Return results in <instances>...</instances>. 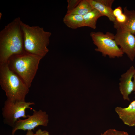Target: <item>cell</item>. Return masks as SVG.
Segmentation results:
<instances>
[{
	"instance_id": "16",
	"label": "cell",
	"mask_w": 135,
	"mask_h": 135,
	"mask_svg": "<svg viewBox=\"0 0 135 135\" xmlns=\"http://www.w3.org/2000/svg\"><path fill=\"white\" fill-rule=\"evenodd\" d=\"M81 0H68V6L66 14L70 13L77 6Z\"/></svg>"
},
{
	"instance_id": "11",
	"label": "cell",
	"mask_w": 135,
	"mask_h": 135,
	"mask_svg": "<svg viewBox=\"0 0 135 135\" xmlns=\"http://www.w3.org/2000/svg\"><path fill=\"white\" fill-rule=\"evenodd\" d=\"M92 8L98 11L103 16H107L110 21L114 22L115 18L112 8L105 5L100 0H88Z\"/></svg>"
},
{
	"instance_id": "4",
	"label": "cell",
	"mask_w": 135,
	"mask_h": 135,
	"mask_svg": "<svg viewBox=\"0 0 135 135\" xmlns=\"http://www.w3.org/2000/svg\"><path fill=\"white\" fill-rule=\"evenodd\" d=\"M0 84L5 92L7 100L13 102L25 101L29 88L10 70L7 63L0 64Z\"/></svg>"
},
{
	"instance_id": "19",
	"label": "cell",
	"mask_w": 135,
	"mask_h": 135,
	"mask_svg": "<svg viewBox=\"0 0 135 135\" xmlns=\"http://www.w3.org/2000/svg\"><path fill=\"white\" fill-rule=\"evenodd\" d=\"M34 135H50L49 132L46 130H42L38 129L34 134Z\"/></svg>"
},
{
	"instance_id": "2",
	"label": "cell",
	"mask_w": 135,
	"mask_h": 135,
	"mask_svg": "<svg viewBox=\"0 0 135 135\" xmlns=\"http://www.w3.org/2000/svg\"><path fill=\"white\" fill-rule=\"evenodd\" d=\"M20 24L23 34L25 51L43 58L49 51L47 47L52 33L45 31L42 27L30 26L21 20Z\"/></svg>"
},
{
	"instance_id": "15",
	"label": "cell",
	"mask_w": 135,
	"mask_h": 135,
	"mask_svg": "<svg viewBox=\"0 0 135 135\" xmlns=\"http://www.w3.org/2000/svg\"><path fill=\"white\" fill-rule=\"evenodd\" d=\"M93 8L88 0H81L76 7L68 14L83 16Z\"/></svg>"
},
{
	"instance_id": "3",
	"label": "cell",
	"mask_w": 135,
	"mask_h": 135,
	"mask_svg": "<svg viewBox=\"0 0 135 135\" xmlns=\"http://www.w3.org/2000/svg\"><path fill=\"white\" fill-rule=\"evenodd\" d=\"M42 58L25 52L12 56L7 63L10 70L18 76L29 88Z\"/></svg>"
},
{
	"instance_id": "12",
	"label": "cell",
	"mask_w": 135,
	"mask_h": 135,
	"mask_svg": "<svg viewBox=\"0 0 135 135\" xmlns=\"http://www.w3.org/2000/svg\"><path fill=\"white\" fill-rule=\"evenodd\" d=\"M63 22L67 26L72 29L85 26L83 16L80 15L66 14Z\"/></svg>"
},
{
	"instance_id": "23",
	"label": "cell",
	"mask_w": 135,
	"mask_h": 135,
	"mask_svg": "<svg viewBox=\"0 0 135 135\" xmlns=\"http://www.w3.org/2000/svg\"><path fill=\"white\" fill-rule=\"evenodd\" d=\"M134 36H135V33H134Z\"/></svg>"
},
{
	"instance_id": "7",
	"label": "cell",
	"mask_w": 135,
	"mask_h": 135,
	"mask_svg": "<svg viewBox=\"0 0 135 135\" xmlns=\"http://www.w3.org/2000/svg\"><path fill=\"white\" fill-rule=\"evenodd\" d=\"M32 115H27V118L24 120L19 119L12 127V135H14L18 130L25 131L32 130L39 126H47L49 122L48 115L41 110H33Z\"/></svg>"
},
{
	"instance_id": "9",
	"label": "cell",
	"mask_w": 135,
	"mask_h": 135,
	"mask_svg": "<svg viewBox=\"0 0 135 135\" xmlns=\"http://www.w3.org/2000/svg\"><path fill=\"white\" fill-rule=\"evenodd\" d=\"M135 72V68L133 66H132L126 72L121 76L119 88L124 100L130 101L129 96L133 91L132 79Z\"/></svg>"
},
{
	"instance_id": "17",
	"label": "cell",
	"mask_w": 135,
	"mask_h": 135,
	"mask_svg": "<svg viewBox=\"0 0 135 135\" xmlns=\"http://www.w3.org/2000/svg\"><path fill=\"white\" fill-rule=\"evenodd\" d=\"M104 135H129L126 132L115 129H109L103 133Z\"/></svg>"
},
{
	"instance_id": "13",
	"label": "cell",
	"mask_w": 135,
	"mask_h": 135,
	"mask_svg": "<svg viewBox=\"0 0 135 135\" xmlns=\"http://www.w3.org/2000/svg\"><path fill=\"white\" fill-rule=\"evenodd\" d=\"M127 19L125 23L120 28L134 34L135 33V10H128L126 6L123 8Z\"/></svg>"
},
{
	"instance_id": "18",
	"label": "cell",
	"mask_w": 135,
	"mask_h": 135,
	"mask_svg": "<svg viewBox=\"0 0 135 135\" xmlns=\"http://www.w3.org/2000/svg\"><path fill=\"white\" fill-rule=\"evenodd\" d=\"M123 13L121 6H118L113 10V13L115 18Z\"/></svg>"
},
{
	"instance_id": "6",
	"label": "cell",
	"mask_w": 135,
	"mask_h": 135,
	"mask_svg": "<svg viewBox=\"0 0 135 135\" xmlns=\"http://www.w3.org/2000/svg\"><path fill=\"white\" fill-rule=\"evenodd\" d=\"M35 104L33 102L25 101L13 102L6 100L2 108L4 123L12 128L16 122L20 118H27L26 113V109H32L30 106Z\"/></svg>"
},
{
	"instance_id": "10",
	"label": "cell",
	"mask_w": 135,
	"mask_h": 135,
	"mask_svg": "<svg viewBox=\"0 0 135 135\" xmlns=\"http://www.w3.org/2000/svg\"><path fill=\"white\" fill-rule=\"evenodd\" d=\"M115 110L124 124L129 126H135V100L131 102L127 107L117 106Z\"/></svg>"
},
{
	"instance_id": "5",
	"label": "cell",
	"mask_w": 135,
	"mask_h": 135,
	"mask_svg": "<svg viewBox=\"0 0 135 135\" xmlns=\"http://www.w3.org/2000/svg\"><path fill=\"white\" fill-rule=\"evenodd\" d=\"M90 36L94 44L97 47L95 51L101 53L104 56H108L110 58H114L123 56L124 53L116 44L113 33L92 32Z\"/></svg>"
},
{
	"instance_id": "14",
	"label": "cell",
	"mask_w": 135,
	"mask_h": 135,
	"mask_svg": "<svg viewBox=\"0 0 135 135\" xmlns=\"http://www.w3.org/2000/svg\"><path fill=\"white\" fill-rule=\"evenodd\" d=\"M103 16L97 10L93 8L83 16L84 26L95 29L96 28L97 20L99 18Z\"/></svg>"
},
{
	"instance_id": "22",
	"label": "cell",
	"mask_w": 135,
	"mask_h": 135,
	"mask_svg": "<svg viewBox=\"0 0 135 135\" xmlns=\"http://www.w3.org/2000/svg\"><path fill=\"white\" fill-rule=\"evenodd\" d=\"M101 135H104V133H102L101 134Z\"/></svg>"
},
{
	"instance_id": "1",
	"label": "cell",
	"mask_w": 135,
	"mask_h": 135,
	"mask_svg": "<svg viewBox=\"0 0 135 135\" xmlns=\"http://www.w3.org/2000/svg\"><path fill=\"white\" fill-rule=\"evenodd\" d=\"M20 20L19 17L14 19L0 32V64L7 63L12 56L26 52Z\"/></svg>"
},
{
	"instance_id": "20",
	"label": "cell",
	"mask_w": 135,
	"mask_h": 135,
	"mask_svg": "<svg viewBox=\"0 0 135 135\" xmlns=\"http://www.w3.org/2000/svg\"><path fill=\"white\" fill-rule=\"evenodd\" d=\"M133 81L134 86L133 91L135 94V72L133 75Z\"/></svg>"
},
{
	"instance_id": "8",
	"label": "cell",
	"mask_w": 135,
	"mask_h": 135,
	"mask_svg": "<svg viewBox=\"0 0 135 135\" xmlns=\"http://www.w3.org/2000/svg\"><path fill=\"white\" fill-rule=\"evenodd\" d=\"M114 40L122 52L126 54L132 61L135 57V36L121 28L116 30Z\"/></svg>"
},
{
	"instance_id": "21",
	"label": "cell",
	"mask_w": 135,
	"mask_h": 135,
	"mask_svg": "<svg viewBox=\"0 0 135 135\" xmlns=\"http://www.w3.org/2000/svg\"><path fill=\"white\" fill-rule=\"evenodd\" d=\"M26 135H34V133L32 130H27Z\"/></svg>"
}]
</instances>
